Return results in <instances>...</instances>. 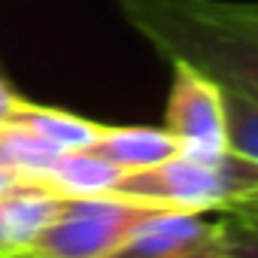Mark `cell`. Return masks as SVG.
<instances>
[{
    "label": "cell",
    "instance_id": "obj_12",
    "mask_svg": "<svg viewBox=\"0 0 258 258\" xmlns=\"http://www.w3.org/2000/svg\"><path fill=\"white\" fill-rule=\"evenodd\" d=\"M225 106H228V146L258 164V100L225 88Z\"/></svg>",
    "mask_w": 258,
    "mask_h": 258
},
{
    "label": "cell",
    "instance_id": "obj_2",
    "mask_svg": "<svg viewBox=\"0 0 258 258\" xmlns=\"http://www.w3.org/2000/svg\"><path fill=\"white\" fill-rule=\"evenodd\" d=\"M258 188V164L237 155L231 146L219 155L176 152L173 158L124 170L109 195L149 201L176 210H222L228 201Z\"/></svg>",
    "mask_w": 258,
    "mask_h": 258
},
{
    "label": "cell",
    "instance_id": "obj_6",
    "mask_svg": "<svg viewBox=\"0 0 258 258\" xmlns=\"http://www.w3.org/2000/svg\"><path fill=\"white\" fill-rule=\"evenodd\" d=\"M61 201V195L34 182L0 191V255H28L31 243L58 216Z\"/></svg>",
    "mask_w": 258,
    "mask_h": 258
},
{
    "label": "cell",
    "instance_id": "obj_1",
    "mask_svg": "<svg viewBox=\"0 0 258 258\" xmlns=\"http://www.w3.org/2000/svg\"><path fill=\"white\" fill-rule=\"evenodd\" d=\"M131 25L167 64L185 61L225 88L258 100V4L118 0Z\"/></svg>",
    "mask_w": 258,
    "mask_h": 258
},
{
    "label": "cell",
    "instance_id": "obj_10",
    "mask_svg": "<svg viewBox=\"0 0 258 258\" xmlns=\"http://www.w3.org/2000/svg\"><path fill=\"white\" fill-rule=\"evenodd\" d=\"M58 155L61 149L40 140L28 127L16 121H0V167L13 170L22 182H31L34 176H40Z\"/></svg>",
    "mask_w": 258,
    "mask_h": 258
},
{
    "label": "cell",
    "instance_id": "obj_9",
    "mask_svg": "<svg viewBox=\"0 0 258 258\" xmlns=\"http://www.w3.org/2000/svg\"><path fill=\"white\" fill-rule=\"evenodd\" d=\"M7 121H16V124L28 127V131H34L40 140L52 143L61 152L85 149L100 134V127H103L97 121L79 118V115L64 112V109H55V106H40V103H31V100H22Z\"/></svg>",
    "mask_w": 258,
    "mask_h": 258
},
{
    "label": "cell",
    "instance_id": "obj_7",
    "mask_svg": "<svg viewBox=\"0 0 258 258\" xmlns=\"http://www.w3.org/2000/svg\"><path fill=\"white\" fill-rule=\"evenodd\" d=\"M85 149L121 170L152 167L182 152L179 140L167 127H112V124H103L100 134Z\"/></svg>",
    "mask_w": 258,
    "mask_h": 258
},
{
    "label": "cell",
    "instance_id": "obj_4",
    "mask_svg": "<svg viewBox=\"0 0 258 258\" xmlns=\"http://www.w3.org/2000/svg\"><path fill=\"white\" fill-rule=\"evenodd\" d=\"M170 67H173V82H170L164 127L179 140L182 152L191 155L225 152L228 149L225 85L185 61H170Z\"/></svg>",
    "mask_w": 258,
    "mask_h": 258
},
{
    "label": "cell",
    "instance_id": "obj_5",
    "mask_svg": "<svg viewBox=\"0 0 258 258\" xmlns=\"http://www.w3.org/2000/svg\"><path fill=\"white\" fill-rule=\"evenodd\" d=\"M222 219L213 210L155 207L127 234L124 258H219Z\"/></svg>",
    "mask_w": 258,
    "mask_h": 258
},
{
    "label": "cell",
    "instance_id": "obj_11",
    "mask_svg": "<svg viewBox=\"0 0 258 258\" xmlns=\"http://www.w3.org/2000/svg\"><path fill=\"white\" fill-rule=\"evenodd\" d=\"M222 219L219 258H258V188L216 210Z\"/></svg>",
    "mask_w": 258,
    "mask_h": 258
},
{
    "label": "cell",
    "instance_id": "obj_13",
    "mask_svg": "<svg viewBox=\"0 0 258 258\" xmlns=\"http://www.w3.org/2000/svg\"><path fill=\"white\" fill-rule=\"evenodd\" d=\"M22 100H25L22 94H16L4 79H0V121H7V118L16 112V106H19Z\"/></svg>",
    "mask_w": 258,
    "mask_h": 258
},
{
    "label": "cell",
    "instance_id": "obj_3",
    "mask_svg": "<svg viewBox=\"0 0 258 258\" xmlns=\"http://www.w3.org/2000/svg\"><path fill=\"white\" fill-rule=\"evenodd\" d=\"M161 204L134 201L121 195H88L64 198L58 216L31 243L28 255L43 258H109L118 255L143 216Z\"/></svg>",
    "mask_w": 258,
    "mask_h": 258
},
{
    "label": "cell",
    "instance_id": "obj_8",
    "mask_svg": "<svg viewBox=\"0 0 258 258\" xmlns=\"http://www.w3.org/2000/svg\"><path fill=\"white\" fill-rule=\"evenodd\" d=\"M121 173H124L121 167L97 158L88 149H70V152H61L31 182L61 198H88V195H106Z\"/></svg>",
    "mask_w": 258,
    "mask_h": 258
},
{
    "label": "cell",
    "instance_id": "obj_14",
    "mask_svg": "<svg viewBox=\"0 0 258 258\" xmlns=\"http://www.w3.org/2000/svg\"><path fill=\"white\" fill-rule=\"evenodd\" d=\"M16 182H22L13 170H7V167H0V191H7V188H13Z\"/></svg>",
    "mask_w": 258,
    "mask_h": 258
}]
</instances>
